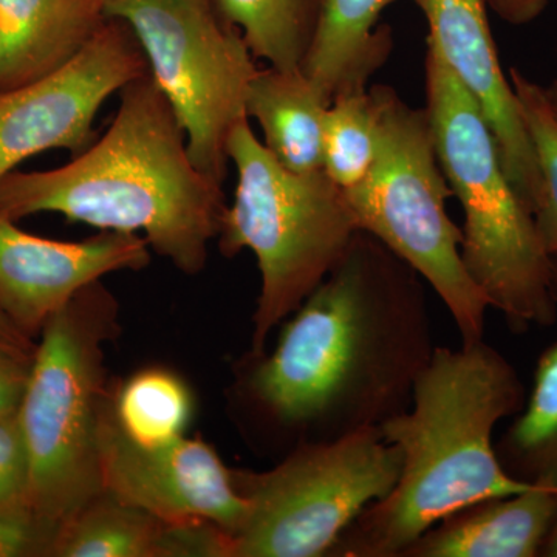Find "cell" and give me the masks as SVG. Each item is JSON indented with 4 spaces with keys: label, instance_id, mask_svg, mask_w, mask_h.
<instances>
[{
    "label": "cell",
    "instance_id": "1",
    "mask_svg": "<svg viewBox=\"0 0 557 557\" xmlns=\"http://www.w3.org/2000/svg\"><path fill=\"white\" fill-rule=\"evenodd\" d=\"M285 321L271 354L248 355L242 388L288 453L405 412L437 347L423 278L361 230Z\"/></svg>",
    "mask_w": 557,
    "mask_h": 557
},
{
    "label": "cell",
    "instance_id": "2",
    "mask_svg": "<svg viewBox=\"0 0 557 557\" xmlns=\"http://www.w3.org/2000/svg\"><path fill=\"white\" fill-rule=\"evenodd\" d=\"M222 183L193 163L177 115L150 73L120 91L108 132L58 168L0 178V215L58 212L101 231L145 234L182 273L207 267L225 214Z\"/></svg>",
    "mask_w": 557,
    "mask_h": 557
},
{
    "label": "cell",
    "instance_id": "3",
    "mask_svg": "<svg viewBox=\"0 0 557 557\" xmlns=\"http://www.w3.org/2000/svg\"><path fill=\"white\" fill-rule=\"evenodd\" d=\"M525 401L518 372L485 339L435 347L409 409L380 426L401 453L397 485L358 516L330 556L401 557L454 512L533 486L505 471L493 440Z\"/></svg>",
    "mask_w": 557,
    "mask_h": 557
},
{
    "label": "cell",
    "instance_id": "4",
    "mask_svg": "<svg viewBox=\"0 0 557 557\" xmlns=\"http://www.w3.org/2000/svg\"><path fill=\"white\" fill-rule=\"evenodd\" d=\"M424 78L440 164L463 208L461 259L469 276L511 332L552 327V258L509 182L482 110L431 44Z\"/></svg>",
    "mask_w": 557,
    "mask_h": 557
},
{
    "label": "cell",
    "instance_id": "5",
    "mask_svg": "<svg viewBox=\"0 0 557 557\" xmlns=\"http://www.w3.org/2000/svg\"><path fill=\"white\" fill-rule=\"evenodd\" d=\"M248 120L239 121L230 135L237 188L218 240L226 258L249 249L258 260L260 292L249 354L259 355L273 330L335 269L359 228L343 188L324 171L285 170Z\"/></svg>",
    "mask_w": 557,
    "mask_h": 557
},
{
    "label": "cell",
    "instance_id": "6",
    "mask_svg": "<svg viewBox=\"0 0 557 557\" xmlns=\"http://www.w3.org/2000/svg\"><path fill=\"white\" fill-rule=\"evenodd\" d=\"M119 306L100 282L44 325L17 417L30 461V505L61 527L102 491L98 431L106 405L104 344Z\"/></svg>",
    "mask_w": 557,
    "mask_h": 557
},
{
    "label": "cell",
    "instance_id": "7",
    "mask_svg": "<svg viewBox=\"0 0 557 557\" xmlns=\"http://www.w3.org/2000/svg\"><path fill=\"white\" fill-rule=\"evenodd\" d=\"M369 91L376 112L375 161L358 185L344 189L358 228L434 288L461 344L485 339L490 300L461 259L463 233L446 208L454 194L440 164L428 110L412 108L383 84Z\"/></svg>",
    "mask_w": 557,
    "mask_h": 557
},
{
    "label": "cell",
    "instance_id": "8",
    "mask_svg": "<svg viewBox=\"0 0 557 557\" xmlns=\"http://www.w3.org/2000/svg\"><path fill=\"white\" fill-rule=\"evenodd\" d=\"M403 457L380 428L285 454L267 472L234 474L247 497V523L231 557L330 556L370 505L397 485Z\"/></svg>",
    "mask_w": 557,
    "mask_h": 557
},
{
    "label": "cell",
    "instance_id": "9",
    "mask_svg": "<svg viewBox=\"0 0 557 557\" xmlns=\"http://www.w3.org/2000/svg\"><path fill=\"white\" fill-rule=\"evenodd\" d=\"M104 10L131 25L185 131L190 160L223 185L230 135L248 119L259 70L239 28L223 20L215 0H104Z\"/></svg>",
    "mask_w": 557,
    "mask_h": 557
},
{
    "label": "cell",
    "instance_id": "10",
    "mask_svg": "<svg viewBox=\"0 0 557 557\" xmlns=\"http://www.w3.org/2000/svg\"><path fill=\"white\" fill-rule=\"evenodd\" d=\"M148 73L131 25L109 17L67 65L27 86L0 91V178L49 149L75 156L89 149L97 141L95 116L106 100Z\"/></svg>",
    "mask_w": 557,
    "mask_h": 557
},
{
    "label": "cell",
    "instance_id": "11",
    "mask_svg": "<svg viewBox=\"0 0 557 557\" xmlns=\"http://www.w3.org/2000/svg\"><path fill=\"white\" fill-rule=\"evenodd\" d=\"M98 453L102 490L170 525L211 522L234 539L247 523V497L218 453L200 440L183 435L161 445H139L120 428L109 399Z\"/></svg>",
    "mask_w": 557,
    "mask_h": 557
},
{
    "label": "cell",
    "instance_id": "12",
    "mask_svg": "<svg viewBox=\"0 0 557 557\" xmlns=\"http://www.w3.org/2000/svg\"><path fill=\"white\" fill-rule=\"evenodd\" d=\"M149 263V244L139 234L101 231L81 242L51 240L0 215V309L33 339L84 288Z\"/></svg>",
    "mask_w": 557,
    "mask_h": 557
},
{
    "label": "cell",
    "instance_id": "13",
    "mask_svg": "<svg viewBox=\"0 0 557 557\" xmlns=\"http://www.w3.org/2000/svg\"><path fill=\"white\" fill-rule=\"evenodd\" d=\"M412 2L426 17L428 44L482 110L509 182L533 214L541 196V172L511 81L498 60L486 0Z\"/></svg>",
    "mask_w": 557,
    "mask_h": 557
},
{
    "label": "cell",
    "instance_id": "14",
    "mask_svg": "<svg viewBox=\"0 0 557 557\" xmlns=\"http://www.w3.org/2000/svg\"><path fill=\"white\" fill-rule=\"evenodd\" d=\"M557 516V490L533 485L454 512L405 549L401 557H534Z\"/></svg>",
    "mask_w": 557,
    "mask_h": 557
},
{
    "label": "cell",
    "instance_id": "15",
    "mask_svg": "<svg viewBox=\"0 0 557 557\" xmlns=\"http://www.w3.org/2000/svg\"><path fill=\"white\" fill-rule=\"evenodd\" d=\"M108 20L104 0H0V91L67 65Z\"/></svg>",
    "mask_w": 557,
    "mask_h": 557
},
{
    "label": "cell",
    "instance_id": "16",
    "mask_svg": "<svg viewBox=\"0 0 557 557\" xmlns=\"http://www.w3.org/2000/svg\"><path fill=\"white\" fill-rule=\"evenodd\" d=\"M395 0H319L317 33L304 75L327 104L344 91L368 89L391 54V27L381 13Z\"/></svg>",
    "mask_w": 557,
    "mask_h": 557
},
{
    "label": "cell",
    "instance_id": "17",
    "mask_svg": "<svg viewBox=\"0 0 557 557\" xmlns=\"http://www.w3.org/2000/svg\"><path fill=\"white\" fill-rule=\"evenodd\" d=\"M330 104L319 97L302 70L259 69L249 84L248 119L258 121L263 146L285 170L322 171L324 121Z\"/></svg>",
    "mask_w": 557,
    "mask_h": 557
},
{
    "label": "cell",
    "instance_id": "18",
    "mask_svg": "<svg viewBox=\"0 0 557 557\" xmlns=\"http://www.w3.org/2000/svg\"><path fill=\"white\" fill-rule=\"evenodd\" d=\"M168 528L102 490L62 523L50 557H168Z\"/></svg>",
    "mask_w": 557,
    "mask_h": 557
},
{
    "label": "cell",
    "instance_id": "19",
    "mask_svg": "<svg viewBox=\"0 0 557 557\" xmlns=\"http://www.w3.org/2000/svg\"><path fill=\"white\" fill-rule=\"evenodd\" d=\"M552 285L557 302V258H552ZM496 453L511 478L557 490V341L539 357L530 397Z\"/></svg>",
    "mask_w": 557,
    "mask_h": 557
},
{
    "label": "cell",
    "instance_id": "20",
    "mask_svg": "<svg viewBox=\"0 0 557 557\" xmlns=\"http://www.w3.org/2000/svg\"><path fill=\"white\" fill-rule=\"evenodd\" d=\"M223 20L239 28L256 60L302 70L319 17V0H215Z\"/></svg>",
    "mask_w": 557,
    "mask_h": 557
},
{
    "label": "cell",
    "instance_id": "21",
    "mask_svg": "<svg viewBox=\"0 0 557 557\" xmlns=\"http://www.w3.org/2000/svg\"><path fill=\"white\" fill-rule=\"evenodd\" d=\"M112 409L132 440L139 445H161L185 435L193 417V395L170 370L146 369L120 387Z\"/></svg>",
    "mask_w": 557,
    "mask_h": 557
},
{
    "label": "cell",
    "instance_id": "22",
    "mask_svg": "<svg viewBox=\"0 0 557 557\" xmlns=\"http://www.w3.org/2000/svg\"><path fill=\"white\" fill-rule=\"evenodd\" d=\"M375 156L376 112L369 87L336 95L325 112L322 171L339 188H354Z\"/></svg>",
    "mask_w": 557,
    "mask_h": 557
},
{
    "label": "cell",
    "instance_id": "23",
    "mask_svg": "<svg viewBox=\"0 0 557 557\" xmlns=\"http://www.w3.org/2000/svg\"><path fill=\"white\" fill-rule=\"evenodd\" d=\"M509 81L541 172V196L533 212L534 223L545 251L549 258H557V121L544 87L528 79L516 67L509 70Z\"/></svg>",
    "mask_w": 557,
    "mask_h": 557
},
{
    "label": "cell",
    "instance_id": "24",
    "mask_svg": "<svg viewBox=\"0 0 557 557\" xmlns=\"http://www.w3.org/2000/svg\"><path fill=\"white\" fill-rule=\"evenodd\" d=\"M0 507H30V461L16 412L0 417Z\"/></svg>",
    "mask_w": 557,
    "mask_h": 557
},
{
    "label": "cell",
    "instance_id": "25",
    "mask_svg": "<svg viewBox=\"0 0 557 557\" xmlns=\"http://www.w3.org/2000/svg\"><path fill=\"white\" fill-rule=\"evenodd\" d=\"M58 530L30 507H0V557H50Z\"/></svg>",
    "mask_w": 557,
    "mask_h": 557
},
{
    "label": "cell",
    "instance_id": "26",
    "mask_svg": "<svg viewBox=\"0 0 557 557\" xmlns=\"http://www.w3.org/2000/svg\"><path fill=\"white\" fill-rule=\"evenodd\" d=\"M32 362L0 351V417L20 409Z\"/></svg>",
    "mask_w": 557,
    "mask_h": 557
},
{
    "label": "cell",
    "instance_id": "27",
    "mask_svg": "<svg viewBox=\"0 0 557 557\" xmlns=\"http://www.w3.org/2000/svg\"><path fill=\"white\" fill-rule=\"evenodd\" d=\"M552 0H486L500 20L511 25H525L537 20Z\"/></svg>",
    "mask_w": 557,
    "mask_h": 557
},
{
    "label": "cell",
    "instance_id": "28",
    "mask_svg": "<svg viewBox=\"0 0 557 557\" xmlns=\"http://www.w3.org/2000/svg\"><path fill=\"white\" fill-rule=\"evenodd\" d=\"M36 348H38L36 339L22 332L0 309V351L25 361H33Z\"/></svg>",
    "mask_w": 557,
    "mask_h": 557
},
{
    "label": "cell",
    "instance_id": "29",
    "mask_svg": "<svg viewBox=\"0 0 557 557\" xmlns=\"http://www.w3.org/2000/svg\"><path fill=\"white\" fill-rule=\"evenodd\" d=\"M539 556L557 557V516L552 528H549L548 536L545 539Z\"/></svg>",
    "mask_w": 557,
    "mask_h": 557
},
{
    "label": "cell",
    "instance_id": "30",
    "mask_svg": "<svg viewBox=\"0 0 557 557\" xmlns=\"http://www.w3.org/2000/svg\"><path fill=\"white\" fill-rule=\"evenodd\" d=\"M545 97H547L549 109H552L553 116H555L557 121V73L555 79L552 81V84L544 89Z\"/></svg>",
    "mask_w": 557,
    "mask_h": 557
}]
</instances>
